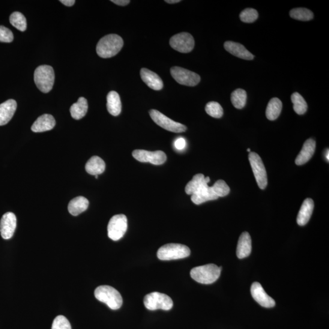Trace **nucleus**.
<instances>
[{
  "instance_id": "42",
  "label": "nucleus",
  "mask_w": 329,
  "mask_h": 329,
  "mask_svg": "<svg viewBox=\"0 0 329 329\" xmlns=\"http://www.w3.org/2000/svg\"><path fill=\"white\" fill-rule=\"evenodd\" d=\"M327 153L326 154V158H327V161H328V160H329V157H328V155H328V150H327Z\"/></svg>"
},
{
  "instance_id": "19",
  "label": "nucleus",
  "mask_w": 329,
  "mask_h": 329,
  "mask_svg": "<svg viewBox=\"0 0 329 329\" xmlns=\"http://www.w3.org/2000/svg\"><path fill=\"white\" fill-rule=\"evenodd\" d=\"M17 107L14 100H9L0 104V126L8 124L13 117Z\"/></svg>"
},
{
  "instance_id": "11",
  "label": "nucleus",
  "mask_w": 329,
  "mask_h": 329,
  "mask_svg": "<svg viewBox=\"0 0 329 329\" xmlns=\"http://www.w3.org/2000/svg\"><path fill=\"white\" fill-rule=\"evenodd\" d=\"M170 45L173 49L182 53H190L194 49V40L192 35L188 32H181L175 35L170 40Z\"/></svg>"
},
{
  "instance_id": "13",
  "label": "nucleus",
  "mask_w": 329,
  "mask_h": 329,
  "mask_svg": "<svg viewBox=\"0 0 329 329\" xmlns=\"http://www.w3.org/2000/svg\"><path fill=\"white\" fill-rule=\"evenodd\" d=\"M251 293L254 300L263 307L272 308L276 305L273 299L267 295L261 284L259 282H256L252 284L251 287Z\"/></svg>"
},
{
  "instance_id": "8",
  "label": "nucleus",
  "mask_w": 329,
  "mask_h": 329,
  "mask_svg": "<svg viewBox=\"0 0 329 329\" xmlns=\"http://www.w3.org/2000/svg\"><path fill=\"white\" fill-rule=\"evenodd\" d=\"M127 229V217L124 214L116 215L110 220L107 226L109 237L113 241H118L124 237Z\"/></svg>"
},
{
  "instance_id": "36",
  "label": "nucleus",
  "mask_w": 329,
  "mask_h": 329,
  "mask_svg": "<svg viewBox=\"0 0 329 329\" xmlns=\"http://www.w3.org/2000/svg\"><path fill=\"white\" fill-rule=\"evenodd\" d=\"M52 329H71V324L64 316L59 315L54 319Z\"/></svg>"
},
{
  "instance_id": "17",
  "label": "nucleus",
  "mask_w": 329,
  "mask_h": 329,
  "mask_svg": "<svg viewBox=\"0 0 329 329\" xmlns=\"http://www.w3.org/2000/svg\"><path fill=\"white\" fill-rule=\"evenodd\" d=\"M140 76L146 85L149 88L154 91H160L163 87L162 80L156 73L147 68H143L140 70Z\"/></svg>"
},
{
  "instance_id": "31",
  "label": "nucleus",
  "mask_w": 329,
  "mask_h": 329,
  "mask_svg": "<svg viewBox=\"0 0 329 329\" xmlns=\"http://www.w3.org/2000/svg\"><path fill=\"white\" fill-rule=\"evenodd\" d=\"M290 16L293 19L301 21H309L313 19V14L308 9L298 8L290 12Z\"/></svg>"
},
{
  "instance_id": "40",
  "label": "nucleus",
  "mask_w": 329,
  "mask_h": 329,
  "mask_svg": "<svg viewBox=\"0 0 329 329\" xmlns=\"http://www.w3.org/2000/svg\"><path fill=\"white\" fill-rule=\"evenodd\" d=\"M60 2H61L63 5L67 6L68 7H72L75 4L74 0H61Z\"/></svg>"
},
{
  "instance_id": "23",
  "label": "nucleus",
  "mask_w": 329,
  "mask_h": 329,
  "mask_svg": "<svg viewBox=\"0 0 329 329\" xmlns=\"http://www.w3.org/2000/svg\"><path fill=\"white\" fill-rule=\"evenodd\" d=\"M107 108L110 114L113 116H118L120 114L121 102L117 92L111 91L107 95Z\"/></svg>"
},
{
  "instance_id": "24",
  "label": "nucleus",
  "mask_w": 329,
  "mask_h": 329,
  "mask_svg": "<svg viewBox=\"0 0 329 329\" xmlns=\"http://www.w3.org/2000/svg\"><path fill=\"white\" fill-rule=\"evenodd\" d=\"M89 205L88 199L83 196L74 197L71 200L68 206V210L71 215L73 216L83 213L88 209Z\"/></svg>"
},
{
  "instance_id": "21",
  "label": "nucleus",
  "mask_w": 329,
  "mask_h": 329,
  "mask_svg": "<svg viewBox=\"0 0 329 329\" xmlns=\"http://www.w3.org/2000/svg\"><path fill=\"white\" fill-rule=\"evenodd\" d=\"M252 251V241L249 233L244 232L242 233L239 238L237 248V256L238 259H244L249 256Z\"/></svg>"
},
{
  "instance_id": "29",
  "label": "nucleus",
  "mask_w": 329,
  "mask_h": 329,
  "mask_svg": "<svg viewBox=\"0 0 329 329\" xmlns=\"http://www.w3.org/2000/svg\"><path fill=\"white\" fill-rule=\"evenodd\" d=\"M247 94L246 91L241 89L235 90L231 94V101L235 108L243 109L246 105Z\"/></svg>"
},
{
  "instance_id": "43",
  "label": "nucleus",
  "mask_w": 329,
  "mask_h": 329,
  "mask_svg": "<svg viewBox=\"0 0 329 329\" xmlns=\"http://www.w3.org/2000/svg\"><path fill=\"white\" fill-rule=\"evenodd\" d=\"M247 151H248V152H251V150H250V149H247Z\"/></svg>"
},
{
  "instance_id": "16",
  "label": "nucleus",
  "mask_w": 329,
  "mask_h": 329,
  "mask_svg": "<svg viewBox=\"0 0 329 329\" xmlns=\"http://www.w3.org/2000/svg\"><path fill=\"white\" fill-rule=\"evenodd\" d=\"M224 49L231 55L244 60H253L254 56L243 45L234 43L232 41H227L224 44Z\"/></svg>"
},
{
  "instance_id": "30",
  "label": "nucleus",
  "mask_w": 329,
  "mask_h": 329,
  "mask_svg": "<svg viewBox=\"0 0 329 329\" xmlns=\"http://www.w3.org/2000/svg\"><path fill=\"white\" fill-rule=\"evenodd\" d=\"M291 99L295 112L298 115L304 114L307 112L308 106L303 96L298 92H295L292 95Z\"/></svg>"
},
{
  "instance_id": "14",
  "label": "nucleus",
  "mask_w": 329,
  "mask_h": 329,
  "mask_svg": "<svg viewBox=\"0 0 329 329\" xmlns=\"http://www.w3.org/2000/svg\"><path fill=\"white\" fill-rule=\"evenodd\" d=\"M17 227V218L12 212H7L0 221V233L3 238L8 240L13 237Z\"/></svg>"
},
{
  "instance_id": "4",
  "label": "nucleus",
  "mask_w": 329,
  "mask_h": 329,
  "mask_svg": "<svg viewBox=\"0 0 329 329\" xmlns=\"http://www.w3.org/2000/svg\"><path fill=\"white\" fill-rule=\"evenodd\" d=\"M34 82L42 92L49 93L52 91L55 83V71L50 65H40L34 71Z\"/></svg>"
},
{
  "instance_id": "20",
  "label": "nucleus",
  "mask_w": 329,
  "mask_h": 329,
  "mask_svg": "<svg viewBox=\"0 0 329 329\" xmlns=\"http://www.w3.org/2000/svg\"><path fill=\"white\" fill-rule=\"evenodd\" d=\"M316 148V142L312 139H308L295 160L297 166H303L312 157Z\"/></svg>"
},
{
  "instance_id": "27",
  "label": "nucleus",
  "mask_w": 329,
  "mask_h": 329,
  "mask_svg": "<svg viewBox=\"0 0 329 329\" xmlns=\"http://www.w3.org/2000/svg\"><path fill=\"white\" fill-rule=\"evenodd\" d=\"M88 103L86 99L80 97L77 103L73 104L70 107V113L74 119H80L84 117L88 112Z\"/></svg>"
},
{
  "instance_id": "34",
  "label": "nucleus",
  "mask_w": 329,
  "mask_h": 329,
  "mask_svg": "<svg viewBox=\"0 0 329 329\" xmlns=\"http://www.w3.org/2000/svg\"><path fill=\"white\" fill-rule=\"evenodd\" d=\"M212 188L218 197L226 196L230 192L229 187L226 182L223 180L217 181Z\"/></svg>"
},
{
  "instance_id": "6",
  "label": "nucleus",
  "mask_w": 329,
  "mask_h": 329,
  "mask_svg": "<svg viewBox=\"0 0 329 329\" xmlns=\"http://www.w3.org/2000/svg\"><path fill=\"white\" fill-rule=\"evenodd\" d=\"M144 305L146 309L149 310H170L172 309L173 302L168 295L152 292L145 296Z\"/></svg>"
},
{
  "instance_id": "7",
  "label": "nucleus",
  "mask_w": 329,
  "mask_h": 329,
  "mask_svg": "<svg viewBox=\"0 0 329 329\" xmlns=\"http://www.w3.org/2000/svg\"><path fill=\"white\" fill-rule=\"evenodd\" d=\"M249 160L257 185L260 189H265L267 186L268 178L267 171L261 157L256 152H251L249 154Z\"/></svg>"
},
{
  "instance_id": "2",
  "label": "nucleus",
  "mask_w": 329,
  "mask_h": 329,
  "mask_svg": "<svg viewBox=\"0 0 329 329\" xmlns=\"http://www.w3.org/2000/svg\"><path fill=\"white\" fill-rule=\"evenodd\" d=\"M222 267H218L215 264H208L192 269L190 276L197 282L202 284L213 283L218 279Z\"/></svg>"
},
{
  "instance_id": "18",
  "label": "nucleus",
  "mask_w": 329,
  "mask_h": 329,
  "mask_svg": "<svg viewBox=\"0 0 329 329\" xmlns=\"http://www.w3.org/2000/svg\"><path fill=\"white\" fill-rule=\"evenodd\" d=\"M55 125V119L52 115L44 114L40 116L33 124L31 130L34 133H43L53 130Z\"/></svg>"
},
{
  "instance_id": "1",
  "label": "nucleus",
  "mask_w": 329,
  "mask_h": 329,
  "mask_svg": "<svg viewBox=\"0 0 329 329\" xmlns=\"http://www.w3.org/2000/svg\"><path fill=\"white\" fill-rule=\"evenodd\" d=\"M124 44V40L119 35L109 34L101 38L96 50L101 58H110L120 52Z\"/></svg>"
},
{
  "instance_id": "28",
  "label": "nucleus",
  "mask_w": 329,
  "mask_h": 329,
  "mask_svg": "<svg viewBox=\"0 0 329 329\" xmlns=\"http://www.w3.org/2000/svg\"><path fill=\"white\" fill-rule=\"evenodd\" d=\"M282 109V103L279 98H272L266 110V116L269 120L273 121L279 117Z\"/></svg>"
},
{
  "instance_id": "26",
  "label": "nucleus",
  "mask_w": 329,
  "mask_h": 329,
  "mask_svg": "<svg viewBox=\"0 0 329 329\" xmlns=\"http://www.w3.org/2000/svg\"><path fill=\"white\" fill-rule=\"evenodd\" d=\"M210 181L211 179L209 177L205 178L204 175L201 174V173L194 175L192 180L188 182L186 187H185V192H186L188 195H192V194L195 193L196 191L198 190L203 185L208 184Z\"/></svg>"
},
{
  "instance_id": "39",
  "label": "nucleus",
  "mask_w": 329,
  "mask_h": 329,
  "mask_svg": "<svg viewBox=\"0 0 329 329\" xmlns=\"http://www.w3.org/2000/svg\"><path fill=\"white\" fill-rule=\"evenodd\" d=\"M113 4L125 7L130 4V0H112L111 1Z\"/></svg>"
},
{
  "instance_id": "5",
  "label": "nucleus",
  "mask_w": 329,
  "mask_h": 329,
  "mask_svg": "<svg viewBox=\"0 0 329 329\" xmlns=\"http://www.w3.org/2000/svg\"><path fill=\"white\" fill-rule=\"evenodd\" d=\"M189 248L185 245L169 243L158 249L157 256L161 260H172L186 258L190 255Z\"/></svg>"
},
{
  "instance_id": "22",
  "label": "nucleus",
  "mask_w": 329,
  "mask_h": 329,
  "mask_svg": "<svg viewBox=\"0 0 329 329\" xmlns=\"http://www.w3.org/2000/svg\"><path fill=\"white\" fill-rule=\"evenodd\" d=\"M314 209V202L312 199L307 198L304 200L298 215L297 223L299 225L303 226L309 222L312 216Z\"/></svg>"
},
{
  "instance_id": "15",
  "label": "nucleus",
  "mask_w": 329,
  "mask_h": 329,
  "mask_svg": "<svg viewBox=\"0 0 329 329\" xmlns=\"http://www.w3.org/2000/svg\"><path fill=\"white\" fill-rule=\"evenodd\" d=\"M218 197L215 194L212 187H209L208 184H205L191 195V201L196 205L202 204V203L216 200Z\"/></svg>"
},
{
  "instance_id": "3",
  "label": "nucleus",
  "mask_w": 329,
  "mask_h": 329,
  "mask_svg": "<svg viewBox=\"0 0 329 329\" xmlns=\"http://www.w3.org/2000/svg\"><path fill=\"white\" fill-rule=\"evenodd\" d=\"M95 298L105 303L110 309L118 310L122 306V299L117 290L108 285L97 287L95 291Z\"/></svg>"
},
{
  "instance_id": "12",
  "label": "nucleus",
  "mask_w": 329,
  "mask_h": 329,
  "mask_svg": "<svg viewBox=\"0 0 329 329\" xmlns=\"http://www.w3.org/2000/svg\"><path fill=\"white\" fill-rule=\"evenodd\" d=\"M133 156L140 162H149L155 166L164 163L167 159L166 154L161 151L151 152L136 149L133 152Z\"/></svg>"
},
{
  "instance_id": "37",
  "label": "nucleus",
  "mask_w": 329,
  "mask_h": 329,
  "mask_svg": "<svg viewBox=\"0 0 329 329\" xmlns=\"http://www.w3.org/2000/svg\"><path fill=\"white\" fill-rule=\"evenodd\" d=\"M14 40L13 32L7 27L0 26V42L2 43H10Z\"/></svg>"
},
{
  "instance_id": "44",
  "label": "nucleus",
  "mask_w": 329,
  "mask_h": 329,
  "mask_svg": "<svg viewBox=\"0 0 329 329\" xmlns=\"http://www.w3.org/2000/svg\"><path fill=\"white\" fill-rule=\"evenodd\" d=\"M95 178L97 179L98 178V175L95 176Z\"/></svg>"
},
{
  "instance_id": "9",
  "label": "nucleus",
  "mask_w": 329,
  "mask_h": 329,
  "mask_svg": "<svg viewBox=\"0 0 329 329\" xmlns=\"http://www.w3.org/2000/svg\"><path fill=\"white\" fill-rule=\"evenodd\" d=\"M149 115L155 124L166 130L175 133H184L187 130L185 125L173 121L157 110H149Z\"/></svg>"
},
{
  "instance_id": "35",
  "label": "nucleus",
  "mask_w": 329,
  "mask_h": 329,
  "mask_svg": "<svg viewBox=\"0 0 329 329\" xmlns=\"http://www.w3.org/2000/svg\"><path fill=\"white\" fill-rule=\"evenodd\" d=\"M259 14L253 8H247L241 12L240 14V20L242 22L251 23L255 22L258 19Z\"/></svg>"
},
{
  "instance_id": "25",
  "label": "nucleus",
  "mask_w": 329,
  "mask_h": 329,
  "mask_svg": "<svg viewBox=\"0 0 329 329\" xmlns=\"http://www.w3.org/2000/svg\"><path fill=\"white\" fill-rule=\"evenodd\" d=\"M85 168L89 174L98 176L105 171L106 164L100 157L93 156L87 162Z\"/></svg>"
},
{
  "instance_id": "41",
  "label": "nucleus",
  "mask_w": 329,
  "mask_h": 329,
  "mask_svg": "<svg viewBox=\"0 0 329 329\" xmlns=\"http://www.w3.org/2000/svg\"><path fill=\"white\" fill-rule=\"evenodd\" d=\"M181 0H166V2L169 4H175L181 2Z\"/></svg>"
},
{
  "instance_id": "10",
  "label": "nucleus",
  "mask_w": 329,
  "mask_h": 329,
  "mask_svg": "<svg viewBox=\"0 0 329 329\" xmlns=\"http://www.w3.org/2000/svg\"><path fill=\"white\" fill-rule=\"evenodd\" d=\"M170 72L176 81L181 85L194 87L198 85L201 80L199 74L183 68L173 67Z\"/></svg>"
},
{
  "instance_id": "38",
  "label": "nucleus",
  "mask_w": 329,
  "mask_h": 329,
  "mask_svg": "<svg viewBox=\"0 0 329 329\" xmlns=\"http://www.w3.org/2000/svg\"><path fill=\"white\" fill-rule=\"evenodd\" d=\"M175 148L178 150H182L186 146V141L183 138H179L175 142Z\"/></svg>"
},
{
  "instance_id": "32",
  "label": "nucleus",
  "mask_w": 329,
  "mask_h": 329,
  "mask_svg": "<svg viewBox=\"0 0 329 329\" xmlns=\"http://www.w3.org/2000/svg\"><path fill=\"white\" fill-rule=\"evenodd\" d=\"M10 23L20 31H25L27 28L26 19L24 15L19 12H14L11 15Z\"/></svg>"
},
{
  "instance_id": "33",
  "label": "nucleus",
  "mask_w": 329,
  "mask_h": 329,
  "mask_svg": "<svg viewBox=\"0 0 329 329\" xmlns=\"http://www.w3.org/2000/svg\"><path fill=\"white\" fill-rule=\"evenodd\" d=\"M205 111L212 117L220 118L223 115V109L220 104L215 101H211L205 106Z\"/></svg>"
}]
</instances>
